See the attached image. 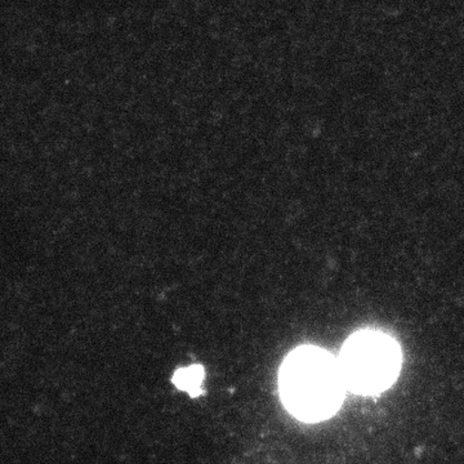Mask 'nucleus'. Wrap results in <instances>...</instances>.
<instances>
[{"mask_svg":"<svg viewBox=\"0 0 464 464\" xmlns=\"http://www.w3.org/2000/svg\"><path fill=\"white\" fill-rule=\"evenodd\" d=\"M346 390L338 360L319 347L293 351L280 372L284 404L295 417L308 422L334 414Z\"/></svg>","mask_w":464,"mask_h":464,"instance_id":"nucleus-1","label":"nucleus"},{"mask_svg":"<svg viewBox=\"0 0 464 464\" xmlns=\"http://www.w3.org/2000/svg\"><path fill=\"white\" fill-rule=\"evenodd\" d=\"M346 389L356 393L382 392L398 378L401 353L398 343L378 332H360L346 342L340 360Z\"/></svg>","mask_w":464,"mask_h":464,"instance_id":"nucleus-2","label":"nucleus"},{"mask_svg":"<svg viewBox=\"0 0 464 464\" xmlns=\"http://www.w3.org/2000/svg\"><path fill=\"white\" fill-rule=\"evenodd\" d=\"M206 372L203 366L192 365L188 368L179 369L173 377V383L177 389L186 391L190 393L192 398L199 396L201 392V383H203Z\"/></svg>","mask_w":464,"mask_h":464,"instance_id":"nucleus-3","label":"nucleus"}]
</instances>
